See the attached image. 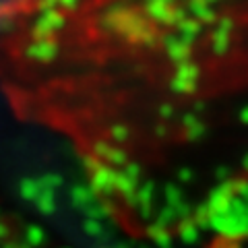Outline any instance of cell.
Returning <instances> with one entry per match:
<instances>
[{
	"label": "cell",
	"mask_w": 248,
	"mask_h": 248,
	"mask_svg": "<svg viewBox=\"0 0 248 248\" xmlns=\"http://www.w3.org/2000/svg\"><path fill=\"white\" fill-rule=\"evenodd\" d=\"M0 93L137 205L149 168L248 137V0H4Z\"/></svg>",
	"instance_id": "obj_1"
},
{
	"label": "cell",
	"mask_w": 248,
	"mask_h": 248,
	"mask_svg": "<svg viewBox=\"0 0 248 248\" xmlns=\"http://www.w3.org/2000/svg\"><path fill=\"white\" fill-rule=\"evenodd\" d=\"M217 248H238V244L230 242V240H223V242H219V244H217Z\"/></svg>",
	"instance_id": "obj_2"
}]
</instances>
